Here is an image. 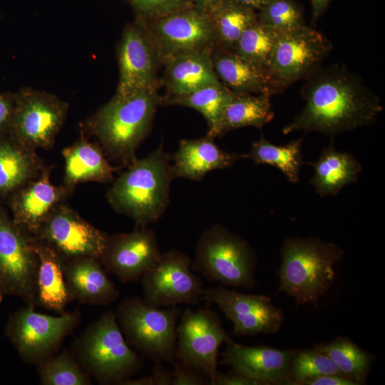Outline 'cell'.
I'll list each match as a JSON object with an SVG mask.
<instances>
[{"instance_id":"obj_24","label":"cell","mask_w":385,"mask_h":385,"mask_svg":"<svg viewBox=\"0 0 385 385\" xmlns=\"http://www.w3.org/2000/svg\"><path fill=\"white\" fill-rule=\"evenodd\" d=\"M210 53H189L163 61L160 84L166 90L165 97L185 95L220 82L215 73Z\"/></svg>"},{"instance_id":"obj_23","label":"cell","mask_w":385,"mask_h":385,"mask_svg":"<svg viewBox=\"0 0 385 385\" xmlns=\"http://www.w3.org/2000/svg\"><path fill=\"white\" fill-rule=\"evenodd\" d=\"M29 239L38 259L36 306L61 314L72 302L64 278L63 260L45 242L35 237Z\"/></svg>"},{"instance_id":"obj_34","label":"cell","mask_w":385,"mask_h":385,"mask_svg":"<svg viewBox=\"0 0 385 385\" xmlns=\"http://www.w3.org/2000/svg\"><path fill=\"white\" fill-rule=\"evenodd\" d=\"M43 385H91L92 379L83 369L71 350L56 352L37 365Z\"/></svg>"},{"instance_id":"obj_16","label":"cell","mask_w":385,"mask_h":385,"mask_svg":"<svg viewBox=\"0 0 385 385\" xmlns=\"http://www.w3.org/2000/svg\"><path fill=\"white\" fill-rule=\"evenodd\" d=\"M34 237L49 245L63 261L86 257L100 260L109 235L90 224L71 208L59 204Z\"/></svg>"},{"instance_id":"obj_43","label":"cell","mask_w":385,"mask_h":385,"mask_svg":"<svg viewBox=\"0 0 385 385\" xmlns=\"http://www.w3.org/2000/svg\"><path fill=\"white\" fill-rule=\"evenodd\" d=\"M154 385H172L173 374L161 362H155L151 369Z\"/></svg>"},{"instance_id":"obj_4","label":"cell","mask_w":385,"mask_h":385,"mask_svg":"<svg viewBox=\"0 0 385 385\" xmlns=\"http://www.w3.org/2000/svg\"><path fill=\"white\" fill-rule=\"evenodd\" d=\"M344 250L332 242L315 237L287 238L281 250L279 292L294 298L297 304L317 306L335 278V265Z\"/></svg>"},{"instance_id":"obj_42","label":"cell","mask_w":385,"mask_h":385,"mask_svg":"<svg viewBox=\"0 0 385 385\" xmlns=\"http://www.w3.org/2000/svg\"><path fill=\"white\" fill-rule=\"evenodd\" d=\"M302 385H359L354 381L340 374L317 376L304 381Z\"/></svg>"},{"instance_id":"obj_31","label":"cell","mask_w":385,"mask_h":385,"mask_svg":"<svg viewBox=\"0 0 385 385\" xmlns=\"http://www.w3.org/2000/svg\"><path fill=\"white\" fill-rule=\"evenodd\" d=\"M232 93V91L219 82L185 95L161 99L162 103L183 106L197 111L207 123V135L215 138L219 136L222 115Z\"/></svg>"},{"instance_id":"obj_1","label":"cell","mask_w":385,"mask_h":385,"mask_svg":"<svg viewBox=\"0 0 385 385\" xmlns=\"http://www.w3.org/2000/svg\"><path fill=\"white\" fill-rule=\"evenodd\" d=\"M301 94L304 108L283 134L304 130L332 136L371 125L383 111L379 96L342 64L319 67L304 79Z\"/></svg>"},{"instance_id":"obj_37","label":"cell","mask_w":385,"mask_h":385,"mask_svg":"<svg viewBox=\"0 0 385 385\" xmlns=\"http://www.w3.org/2000/svg\"><path fill=\"white\" fill-rule=\"evenodd\" d=\"M328 374L342 375L327 355L315 348L295 351L289 369L290 385H302L307 380Z\"/></svg>"},{"instance_id":"obj_3","label":"cell","mask_w":385,"mask_h":385,"mask_svg":"<svg viewBox=\"0 0 385 385\" xmlns=\"http://www.w3.org/2000/svg\"><path fill=\"white\" fill-rule=\"evenodd\" d=\"M170 159L162 145L145 158H135L107 192L113 209L131 217L137 227L156 222L169 203L174 179Z\"/></svg>"},{"instance_id":"obj_27","label":"cell","mask_w":385,"mask_h":385,"mask_svg":"<svg viewBox=\"0 0 385 385\" xmlns=\"http://www.w3.org/2000/svg\"><path fill=\"white\" fill-rule=\"evenodd\" d=\"M308 164L314 169L310 183L322 197L336 195L345 185L356 182L362 170L352 154L338 151L332 143L324 148L316 162Z\"/></svg>"},{"instance_id":"obj_41","label":"cell","mask_w":385,"mask_h":385,"mask_svg":"<svg viewBox=\"0 0 385 385\" xmlns=\"http://www.w3.org/2000/svg\"><path fill=\"white\" fill-rule=\"evenodd\" d=\"M213 385H260V384L232 370V371L225 374L218 371Z\"/></svg>"},{"instance_id":"obj_7","label":"cell","mask_w":385,"mask_h":385,"mask_svg":"<svg viewBox=\"0 0 385 385\" xmlns=\"http://www.w3.org/2000/svg\"><path fill=\"white\" fill-rule=\"evenodd\" d=\"M257 258L249 243L220 225L200 236L191 268L208 281L224 287L253 289Z\"/></svg>"},{"instance_id":"obj_18","label":"cell","mask_w":385,"mask_h":385,"mask_svg":"<svg viewBox=\"0 0 385 385\" xmlns=\"http://www.w3.org/2000/svg\"><path fill=\"white\" fill-rule=\"evenodd\" d=\"M161 254L155 232L146 227H136L131 232L109 236L100 261L107 272L127 284L140 280Z\"/></svg>"},{"instance_id":"obj_44","label":"cell","mask_w":385,"mask_h":385,"mask_svg":"<svg viewBox=\"0 0 385 385\" xmlns=\"http://www.w3.org/2000/svg\"><path fill=\"white\" fill-rule=\"evenodd\" d=\"M332 0H311L312 24L314 25L324 14Z\"/></svg>"},{"instance_id":"obj_17","label":"cell","mask_w":385,"mask_h":385,"mask_svg":"<svg viewBox=\"0 0 385 385\" xmlns=\"http://www.w3.org/2000/svg\"><path fill=\"white\" fill-rule=\"evenodd\" d=\"M202 299L218 307L233 324L236 336L274 334L284 320L282 310L269 296L242 293L220 284L205 289Z\"/></svg>"},{"instance_id":"obj_36","label":"cell","mask_w":385,"mask_h":385,"mask_svg":"<svg viewBox=\"0 0 385 385\" xmlns=\"http://www.w3.org/2000/svg\"><path fill=\"white\" fill-rule=\"evenodd\" d=\"M257 20L277 32L306 25L304 9L296 0H272L257 12Z\"/></svg>"},{"instance_id":"obj_39","label":"cell","mask_w":385,"mask_h":385,"mask_svg":"<svg viewBox=\"0 0 385 385\" xmlns=\"http://www.w3.org/2000/svg\"><path fill=\"white\" fill-rule=\"evenodd\" d=\"M173 364L172 385H210V378L201 371L178 360Z\"/></svg>"},{"instance_id":"obj_14","label":"cell","mask_w":385,"mask_h":385,"mask_svg":"<svg viewBox=\"0 0 385 385\" xmlns=\"http://www.w3.org/2000/svg\"><path fill=\"white\" fill-rule=\"evenodd\" d=\"M37 269L29 236L0 206V280L4 294L36 307Z\"/></svg>"},{"instance_id":"obj_32","label":"cell","mask_w":385,"mask_h":385,"mask_svg":"<svg viewBox=\"0 0 385 385\" xmlns=\"http://www.w3.org/2000/svg\"><path fill=\"white\" fill-rule=\"evenodd\" d=\"M302 138L287 145H276L262 136L252 143L247 158L257 165H270L277 168L292 183L299 180V169L303 163Z\"/></svg>"},{"instance_id":"obj_38","label":"cell","mask_w":385,"mask_h":385,"mask_svg":"<svg viewBox=\"0 0 385 385\" xmlns=\"http://www.w3.org/2000/svg\"><path fill=\"white\" fill-rule=\"evenodd\" d=\"M135 17L145 21L160 18L192 5L191 0H127Z\"/></svg>"},{"instance_id":"obj_6","label":"cell","mask_w":385,"mask_h":385,"mask_svg":"<svg viewBox=\"0 0 385 385\" xmlns=\"http://www.w3.org/2000/svg\"><path fill=\"white\" fill-rule=\"evenodd\" d=\"M181 313L178 306L157 307L131 296L120 303L115 316L126 342L143 359L173 363Z\"/></svg>"},{"instance_id":"obj_9","label":"cell","mask_w":385,"mask_h":385,"mask_svg":"<svg viewBox=\"0 0 385 385\" xmlns=\"http://www.w3.org/2000/svg\"><path fill=\"white\" fill-rule=\"evenodd\" d=\"M332 50L331 41L307 24L278 32L267 68L272 94H277L295 82L305 79L322 66Z\"/></svg>"},{"instance_id":"obj_13","label":"cell","mask_w":385,"mask_h":385,"mask_svg":"<svg viewBox=\"0 0 385 385\" xmlns=\"http://www.w3.org/2000/svg\"><path fill=\"white\" fill-rule=\"evenodd\" d=\"M143 21L155 46L161 66L171 57L189 53L211 52L214 48L209 14L194 6Z\"/></svg>"},{"instance_id":"obj_29","label":"cell","mask_w":385,"mask_h":385,"mask_svg":"<svg viewBox=\"0 0 385 385\" xmlns=\"http://www.w3.org/2000/svg\"><path fill=\"white\" fill-rule=\"evenodd\" d=\"M214 38V48L234 51L243 31L257 21V12L235 0H222L207 11Z\"/></svg>"},{"instance_id":"obj_15","label":"cell","mask_w":385,"mask_h":385,"mask_svg":"<svg viewBox=\"0 0 385 385\" xmlns=\"http://www.w3.org/2000/svg\"><path fill=\"white\" fill-rule=\"evenodd\" d=\"M119 80L114 96H125L145 90H158L161 63L141 19L124 28L118 48Z\"/></svg>"},{"instance_id":"obj_2","label":"cell","mask_w":385,"mask_h":385,"mask_svg":"<svg viewBox=\"0 0 385 385\" xmlns=\"http://www.w3.org/2000/svg\"><path fill=\"white\" fill-rule=\"evenodd\" d=\"M161 98L158 90L113 96L85 121L83 130L96 138L105 155L128 165L150 130Z\"/></svg>"},{"instance_id":"obj_46","label":"cell","mask_w":385,"mask_h":385,"mask_svg":"<svg viewBox=\"0 0 385 385\" xmlns=\"http://www.w3.org/2000/svg\"><path fill=\"white\" fill-rule=\"evenodd\" d=\"M192 5L197 8L208 11L222 0H191Z\"/></svg>"},{"instance_id":"obj_22","label":"cell","mask_w":385,"mask_h":385,"mask_svg":"<svg viewBox=\"0 0 385 385\" xmlns=\"http://www.w3.org/2000/svg\"><path fill=\"white\" fill-rule=\"evenodd\" d=\"M213 139L206 135L197 139L181 140L172 158L173 178L200 180L209 172L230 168L239 159L247 158V155L222 150Z\"/></svg>"},{"instance_id":"obj_30","label":"cell","mask_w":385,"mask_h":385,"mask_svg":"<svg viewBox=\"0 0 385 385\" xmlns=\"http://www.w3.org/2000/svg\"><path fill=\"white\" fill-rule=\"evenodd\" d=\"M267 93H234L221 120L219 136L237 128L251 126L261 129L270 122L274 111Z\"/></svg>"},{"instance_id":"obj_21","label":"cell","mask_w":385,"mask_h":385,"mask_svg":"<svg viewBox=\"0 0 385 385\" xmlns=\"http://www.w3.org/2000/svg\"><path fill=\"white\" fill-rule=\"evenodd\" d=\"M106 272L96 258L63 261V274L71 300L92 306H106L116 301L120 292Z\"/></svg>"},{"instance_id":"obj_20","label":"cell","mask_w":385,"mask_h":385,"mask_svg":"<svg viewBox=\"0 0 385 385\" xmlns=\"http://www.w3.org/2000/svg\"><path fill=\"white\" fill-rule=\"evenodd\" d=\"M71 192L50 180V169L39 174L11 194L9 206L14 223L28 236L37 235L53 210Z\"/></svg>"},{"instance_id":"obj_33","label":"cell","mask_w":385,"mask_h":385,"mask_svg":"<svg viewBox=\"0 0 385 385\" xmlns=\"http://www.w3.org/2000/svg\"><path fill=\"white\" fill-rule=\"evenodd\" d=\"M315 349L329 357L340 373L359 385L365 382L369 374L370 356L347 338L320 344Z\"/></svg>"},{"instance_id":"obj_5","label":"cell","mask_w":385,"mask_h":385,"mask_svg":"<svg viewBox=\"0 0 385 385\" xmlns=\"http://www.w3.org/2000/svg\"><path fill=\"white\" fill-rule=\"evenodd\" d=\"M71 351L99 384L121 385L143 366V358L128 344L111 310L86 328L74 341Z\"/></svg>"},{"instance_id":"obj_47","label":"cell","mask_w":385,"mask_h":385,"mask_svg":"<svg viewBox=\"0 0 385 385\" xmlns=\"http://www.w3.org/2000/svg\"><path fill=\"white\" fill-rule=\"evenodd\" d=\"M4 296L5 294L3 291V288H2L1 280H0V304L2 302Z\"/></svg>"},{"instance_id":"obj_28","label":"cell","mask_w":385,"mask_h":385,"mask_svg":"<svg viewBox=\"0 0 385 385\" xmlns=\"http://www.w3.org/2000/svg\"><path fill=\"white\" fill-rule=\"evenodd\" d=\"M43 168L35 150L9 136L0 138V195L9 197L36 177Z\"/></svg>"},{"instance_id":"obj_12","label":"cell","mask_w":385,"mask_h":385,"mask_svg":"<svg viewBox=\"0 0 385 385\" xmlns=\"http://www.w3.org/2000/svg\"><path fill=\"white\" fill-rule=\"evenodd\" d=\"M191 263L190 257L179 250L162 252L140 279L144 302L157 307L199 303L205 288L200 277L192 271Z\"/></svg>"},{"instance_id":"obj_45","label":"cell","mask_w":385,"mask_h":385,"mask_svg":"<svg viewBox=\"0 0 385 385\" xmlns=\"http://www.w3.org/2000/svg\"><path fill=\"white\" fill-rule=\"evenodd\" d=\"M242 5L250 8L254 11L259 10L263 6L269 3L272 0H235Z\"/></svg>"},{"instance_id":"obj_8","label":"cell","mask_w":385,"mask_h":385,"mask_svg":"<svg viewBox=\"0 0 385 385\" xmlns=\"http://www.w3.org/2000/svg\"><path fill=\"white\" fill-rule=\"evenodd\" d=\"M25 304L11 314L5 334L24 362L37 365L58 352L63 340L79 324L81 313L76 309L52 316Z\"/></svg>"},{"instance_id":"obj_40","label":"cell","mask_w":385,"mask_h":385,"mask_svg":"<svg viewBox=\"0 0 385 385\" xmlns=\"http://www.w3.org/2000/svg\"><path fill=\"white\" fill-rule=\"evenodd\" d=\"M13 103L14 92L0 93V138L9 133Z\"/></svg>"},{"instance_id":"obj_35","label":"cell","mask_w":385,"mask_h":385,"mask_svg":"<svg viewBox=\"0 0 385 385\" xmlns=\"http://www.w3.org/2000/svg\"><path fill=\"white\" fill-rule=\"evenodd\" d=\"M277 35L257 20L243 31L233 52L267 71Z\"/></svg>"},{"instance_id":"obj_11","label":"cell","mask_w":385,"mask_h":385,"mask_svg":"<svg viewBox=\"0 0 385 385\" xmlns=\"http://www.w3.org/2000/svg\"><path fill=\"white\" fill-rule=\"evenodd\" d=\"M231 341L216 312L186 308L177 325L175 360L205 373L213 385L218 373L220 346Z\"/></svg>"},{"instance_id":"obj_26","label":"cell","mask_w":385,"mask_h":385,"mask_svg":"<svg viewBox=\"0 0 385 385\" xmlns=\"http://www.w3.org/2000/svg\"><path fill=\"white\" fill-rule=\"evenodd\" d=\"M65 162L64 187L71 192L84 182L108 183L113 180L115 168L106 158L103 150L83 135L62 152Z\"/></svg>"},{"instance_id":"obj_25","label":"cell","mask_w":385,"mask_h":385,"mask_svg":"<svg viewBox=\"0 0 385 385\" xmlns=\"http://www.w3.org/2000/svg\"><path fill=\"white\" fill-rule=\"evenodd\" d=\"M210 57L218 80L231 91L272 95L266 70L233 51L213 48Z\"/></svg>"},{"instance_id":"obj_19","label":"cell","mask_w":385,"mask_h":385,"mask_svg":"<svg viewBox=\"0 0 385 385\" xmlns=\"http://www.w3.org/2000/svg\"><path fill=\"white\" fill-rule=\"evenodd\" d=\"M296 350L226 344L220 364L258 381L260 385L289 384L291 361Z\"/></svg>"},{"instance_id":"obj_10","label":"cell","mask_w":385,"mask_h":385,"mask_svg":"<svg viewBox=\"0 0 385 385\" xmlns=\"http://www.w3.org/2000/svg\"><path fill=\"white\" fill-rule=\"evenodd\" d=\"M66 102L51 93L23 87L14 92L9 135L35 150L49 149L66 120Z\"/></svg>"}]
</instances>
